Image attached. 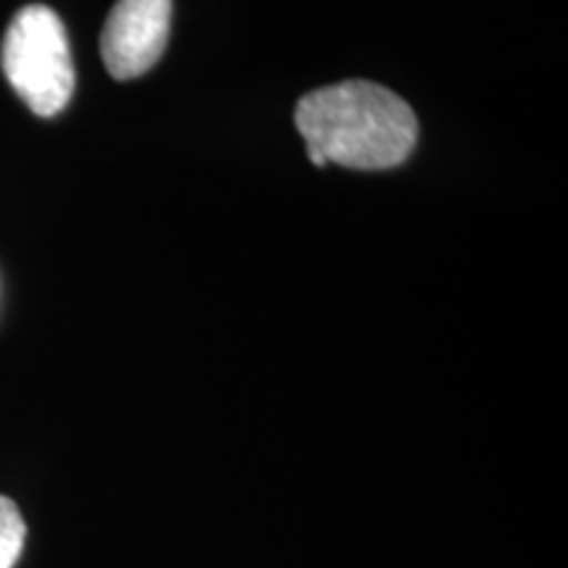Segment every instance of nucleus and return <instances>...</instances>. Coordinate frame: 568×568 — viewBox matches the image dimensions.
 <instances>
[{
  "instance_id": "obj_1",
  "label": "nucleus",
  "mask_w": 568,
  "mask_h": 568,
  "mask_svg": "<svg viewBox=\"0 0 568 568\" xmlns=\"http://www.w3.org/2000/svg\"><path fill=\"white\" fill-rule=\"evenodd\" d=\"M295 126L316 169L326 163L355 172H385L414 153L418 122L410 105L376 82L347 80L297 101Z\"/></svg>"
},
{
  "instance_id": "obj_2",
  "label": "nucleus",
  "mask_w": 568,
  "mask_h": 568,
  "mask_svg": "<svg viewBox=\"0 0 568 568\" xmlns=\"http://www.w3.org/2000/svg\"><path fill=\"white\" fill-rule=\"evenodd\" d=\"M0 67L27 109L51 119L74 95V61L59 13L32 3L17 11L0 48Z\"/></svg>"
},
{
  "instance_id": "obj_3",
  "label": "nucleus",
  "mask_w": 568,
  "mask_h": 568,
  "mask_svg": "<svg viewBox=\"0 0 568 568\" xmlns=\"http://www.w3.org/2000/svg\"><path fill=\"white\" fill-rule=\"evenodd\" d=\"M172 11V0H116L101 34V55L113 80H138L161 61Z\"/></svg>"
},
{
  "instance_id": "obj_4",
  "label": "nucleus",
  "mask_w": 568,
  "mask_h": 568,
  "mask_svg": "<svg viewBox=\"0 0 568 568\" xmlns=\"http://www.w3.org/2000/svg\"><path fill=\"white\" fill-rule=\"evenodd\" d=\"M27 542V524L17 503L0 495V568H13Z\"/></svg>"
}]
</instances>
